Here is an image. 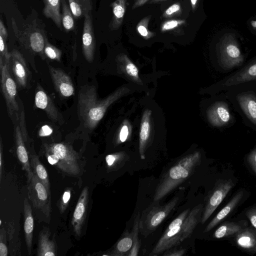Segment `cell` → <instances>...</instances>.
<instances>
[{"mask_svg": "<svg viewBox=\"0 0 256 256\" xmlns=\"http://www.w3.org/2000/svg\"><path fill=\"white\" fill-rule=\"evenodd\" d=\"M248 162L253 172L256 174V146L248 154Z\"/></svg>", "mask_w": 256, "mask_h": 256, "instance_id": "cell-43", "label": "cell"}, {"mask_svg": "<svg viewBox=\"0 0 256 256\" xmlns=\"http://www.w3.org/2000/svg\"><path fill=\"white\" fill-rule=\"evenodd\" d=\"M224 92L244 124L256 132V84L239 85Z\"/></svg>", "mask_w": 256, "mask_h": 256, "instance_id": "cell-4", "label": "cell"}, {"mask_svg": "<svg viewBox=\"0 0 256 256\" xmlns=\"http://www.w3.org/2000/svg\"><path fill=\"white\" fill-rule=\"evenodd\" d=\"M30 161L34 174L38 176L47 190L50 192L48 174L45 167L41 163L38 155L35 154H30Z\"/></svg>", "mask_w": 256, "mask_h": 256, "instance_id": "cell-28", "label": "cell"}, {"mask_svg": "<svg viewBox=\"0 0 256 256\" xmlns=\"http://www.w3.org/2000/svg\"><path fill=\"white\" fill-rule=\"evenodd\" d=\"M43 14L47 18H51L55 24L61 28L62 14H60V0H44Z\"/></svg>", "mask_w": 256, "mask_h": 256, "instance_id": "cell-26", "label": "cell"}, {"mask_svg": "<svg viewBox=\"0 0 256 256\" xmlns=\"http://www.w3.org/2000/svg\"><path fill=\"white\" fill-rule=\"evenodd\" d=\"M34 96L36 106L44 110L52 121L60 125H62L64 123V120L51 98L38 84Z\"/></svg>", "mask_w": 256, "mask_h": 256, "instance_id": "cell-15", "label": "cell"}, {"mask_svg": "<svg viewBox=\"0 0 256 256\" xmlns=\"http://www.w3.org/2000/svg\"><path fill=\"white\" fill-rule=\"evenodd\" d=\"M152 111L146 109L144 112L139 134V152L140 158L145 159L144 152L150 136V116Z\"/></svg>", "mask_w": 256, "mask_h": 256, "instance_id": "cell-23", "label": "cell"}, {"mask_svg": "<svg viewBox=\"0 0 256 256\" xmlns=\"http://www.w3.org/2000/svg\"><path fill=\"white\" fill-rule=\"evenodd\" d=\"M198 0H190L192 7L194 10L196 9Z\"/></svg>", "mask_w": 256, "mask_h": 256, "instance_id": "cell-51", "label": "cell"}, {"mask_svg": "<svg viewBox=\"0 0 256 256\" xmlns=\"http://www.w3.org/2000/svg\"><path fill=\"white\" fill-rule=\"evenodd\" d=\"M14 136L16 154L22 170L26 173L27 182H28L31 180L34 172L30 166L29 156L24 144L25 142L20 127L17 123L14 124Z\"/></svg>", "mask_w": 256, "mask_h": 256, "instance_id": "cell-19", "label": "cell"}, {"mask_svg": "<svg viewBox=\"0 0 256 256\" xmlns=\"http://www.w3.org/2000/svg\"><path fill=\"white\" fill-rule=\"evenodd\" d=\"M246 58L242 52L235 34H224L218 44L217 66L222 72L236 70L245 64Z\"/></svg>", "mask_w": 256, "mask_h": 256, "instance_id": "cell-6", "label": "cell"}, {"mask_svg": "<svg viewBox=\"0 0 256 256\" xmlns=\"http://www.w3.org/2000/svg\"><path fill=\"white\" fill-rule=\"evenodd\" d=\"M122 153H116L108 154L106 157V162L107 168L110 170H114L116 168L122 160Z\"/></svg>", "mask_w": 256, "mask_h": 256, "instance_id": "cell-36", "label": "cell"}, {"mask_svg": "<svg viewBox=\"0 0 256 256\" xmlns=\"http://www.w3.org/2000/svg\"><path fill=\"white\" fill-rule=\"evenodd\" d=\"M151 16H148L142 18L137 24L136 30L140 34L144 39L148 40L155 35V33L148 29V25Z\"/></svg>", "mask_w": 256, "mask_h": 256, "instance_id": "cell-34", "label": "cell"}, {"mask_svg": "<svg viewBox=\"0 0 256 256\" xmlns=\"http://www.w3.org/2000/svg\"></svg>", "mask_w": 256, "mask_h": 256, "instance_id": "cell-53", "label": "cell"}, {"mask_svg": "<svg viewBox=\"0 0 256 256\" xmlns=\"http://www.w3.org/2000/svg\"><path fill=\"white\" fill-rule=\"evenodd\" d=\"M89 200L88 187L85 186L81 192L74 210L72 224L75 234L80 236L84 224Z\"/></svg>", "mask_w": 256, "mask_h": 256, "instance_id": "cell-17", "label": "cell"}, {"mask_svg": "<svg viewBox=\"0 0 256 256\" xmlns=\"http://www.w3.org/2000/svg\"><path fill=\"white\" fill-rule=\"evenodd\" d=\"M44 54L46 56L52 60L58 62L60 61L62 56L61 50L50 44L48 40L45 44Z\"/></svg>", "mask_w": 256, "mask_h": 256, "instance_id": "cell-35", "label": "cell"}, {"mask_svg": "<svg viewBox=\"0 0 256 256\" xmlns=\"http://www.w3.org/2000/svg\"><path fill=\"white\" fill-rule=\"evenodd\" d=\"M246 84H256V56L216 82L210 91L217 94L234 86Z\"/></svg>", "mask_w": 256, "mask_h": 256, "instance_id": "cell-8", "label": "cell"}, {"mask_svg": "<svg viewBox=\"0 0 256 256\" xmlns=\"http://www.w3.org/2000/svg\"><path fill=\"white\" fill-rule=\"evenodd\" d=\"M180 10V4L178 3L174 4L164 11L163 16L165 18L172 16L178 12Z\"/></svg>", "mask_w": 256, "mask_h": 256, "instance_id": "cell-42", "label": "cell"}, {"mask_svg": "<svg viewBox=\"0 0 256 256\" xmlns=\"http://www.w3.org/2000/svg\"><path fill=\"white\" fill-rule=\"evenodd\" d=\"M200 157V152H196L183 157L170 167L156 187L154 201H159L186 180L199 164Z\"/></svg>", "mask_w": 256, "mask_h": 256, "instance_id": "cell-2", "label": "cell"}, {"mask_svg": "<svg viewBox=\"0 0 256 256\" xmlns=\"http://www.w3.org/2000/svg\"><path fill=\"white\" fill-rule=\"evenodd\" d=\"M179 200L176 196L163 206L154 201L142 212L140 222V232L144 236L152 232L174 209Z\"/></svg>", "mask_w": 256, "mask_h": 256, "instance_id": "cell-7", "label": "cell"}, {"mask_svg": "<svg viewBox=\"0 0 256 256\" xmlns=\"http://www.w3.org/2000/svg\"><path fill=\"white\" fill-rule=\"evenodd\" d=\"M129 129L128 125L124 124L121 128L119 134V140L121 142H124L128 137Z\"/></svg>", "mask_w": 256, "mask_h": 256, "instance_id": "cell-45", "label": "cell"}, {"mask_svg": "<svg viewBox=\"0 0 256 256\" xmlns=\"http://www.w3.org/2000/svg\"><path fill=\"white\" fill-rule=\"evenodd\" d=\"M148 0H136L134 4L132 9H135L144 4Z\"/></svg>", "mask_w": 256, "mask_h": 256, "instance_id": "cell-50", "label": "cell"}, {"mask_svg": "<svg viewBox=\"0 0 256 256\" xmlns=\"http://www.w3.org/2000/svg\"><path fill=\"white\" fill-rule=\"evenodd\" d=\"M52 132V129L48 126H42L40 129L38 134L40 136H50Z\"/></svg>", "mask_w": 256, "mask_h": 256, "instance_id": "cell-47", "label": "cell"}, {"mask_svg": "<svg viewBox=\"0 0 256 256\" xmlns=\"http://www.w3.org/2000/svg\"><path fill=\"white\" fill-rule=\"evenodd\" d=\"M25 116L24 110H22L20 114V117L18 122H16L20 126L22 136L25 142L28 140V133L26 130V125L25 122Z\"/></svg>", "mask_w": 256, "mask_h": 256, "instance_id": "cell-40", "label": "cell"}, {"mask_svg": "<svg viewBox=\"0 0 256 256\" xmlns=\"http://www.w3.org/2000/svg\"><path fill=\"white\" fill-rule=\"evenodd\" d=\"M60 1L62 5V22L66 31L68 32L74 28V18L66 0Z\"/></svg>", "mask_w": 256, "mask_h": 256, "instance_id": "cell-32", "label": "cell"}, {"mask_svg": "<svg viewBox=\"0 0 256 256\" xmlns=\"http://www.w3.org/2000/svg\"><path fill=\"white\" fill-rule=\"evenodd\" d=\"M243 192H238L230 200L206 226L204 232H208L224 219L236 207L241 200Z\"/></svg>", "mask_w": 256, "mask_h": 256, "instance_id": "cell-24", "label": "cell"}, {"mask_svg": "<svg viewBox=\"0 0 256 256\" xmlns=\"http://www.w3.org/2000/svg\"><path fill=\"white\" fill-rule=\"evenodd\" d=\"M140 213L138 212L134 218L132 230L131 232L132 236L133 244L132 249L126 255L128 256H136L138 255L140 246L138 236V232L140 231Z\"/></svg>", "mask_w": 256, "mask_h": 256, "instance_id": "cell-31", "label": "cell"}, {"mask_svg": "<svg viewBox=\"0 0 256 256\" xmlns=\"http://www.w3.org/2000/svg\"><path fill=\"white\" fill-rule=\"evenodd\" d=\"M28 198L33 206L40 210L47 218H50L52 210L50 192L34 174L28 182Z\"/></svg>", "mask_w": 256, "mask_h": 256, "instance_id": "cell-12", "label": "cell"}, {"mask_svg": "<svg viewBox=\"0 0 256 256\" xmlns=\"http://www.w3.org/2000/svg\"><path fill=\"white\" fill-rule=\"evenodd\" d=\"M9 68L18 88L22 90L30 86L31 74L25 59L19 51L13 50L10 52Z\"/></svg>", "mask_w": 256, "mask_h": 256, "instance_id": "cell-13", "label": "cell"}, {"mask_svg": "<svg viewBox=\"0 0 256 256\" xmlns=\"http://www.w3.org/2000/svg\"><path fill=\"white\" fill-rule=\"evenodd\" d=\"M234 240L236 244L244 250L256 252V229L246 227L235 235Z\"/></svg>", "mask_w": 256, "mask_h": 256, "instance_id": "cell-21", "label": "cell"}, {"mask_svg": "<svg viewBox=\"0 0 256 256\" xmlns=\"http://www.w3.org/2000/svg\"><path fill=\"white\" fill-rule=\"evenodd\" d=\"M48 228L44 227L39 232L36 256H55L57 255V245L54 240L50 239Z\"/></svg>", "mask_w": 256, "mask_h": 256, "instance_id": "cell-20", "label": "cell"}, {"mask_svg": "<svg viewBox=\"0 0 256 256\" xmlns=\"http://www.w3.org/2000/svg\"><path fill=\"white\" fill-rule=\"evenodd\" d=\"M0 36H2L6 40L8 37L7 30L2 20H0Z\"/></svg>", "mask_w": 256, "mask_h": 256, "instance_id": "cell-48", "label": "cell"}, {"mask_svg": "<svg viewBox=\"0 0 256 256\" xmlns=\"http://www.w3.org/2000/svg\"><path fill=\"white\" fill-rule=\"evenodd\" d=\"M2 138L0 142V180L1 181L2 176Z\"/></svg>", "mask_w": 256, "mask_h": 256, "instance_id": "cell-49", "label": "cell"}, {"mask_svg": "<svg viewBox=\"0 0 256 256\" xmlns=\"http://www.w3.org/2000/svg\"><path fill=\"white\" fill-rule=\"evenodd\" d=\"M186 252L185 249H175L172 250H168L165 251L163 256H182Z\"/></svg>", "mask_w": 256, "mask_h": 256, "instance_id": "cell-46", "label": "cell"}, {"mask_svg": "<svg viewBox=\"0 0 256 256\" xmlns=\"http://www.w3.org/2000/svg\"><path fill=\"white\" fill-rule=\"evenodd\" d=\"M185 22H186L184 20H168L162 24L160 30L162 32L172 30L185 24Z\"/></svg>", "mask_w": 256, "mask_h": 256, "instance_id": "cell-38", "label": "cell"}, {"mask_svg": "<svg viewBox=\"0 0 256 256\" xmlns=\"http://www.w3.org/2000/svg\"><path fill=\"white\" fill-rule=\"evenodd\" d=\"M1 91L6 102L7 112L14 124L19 119L20 106L17 93V85L12 78L9 66L0 57Z\"/></svg>", "mask_w": 256, "mask_h": 256, "instance_id": "cell-9", "label": "cell"}, {"mask_svg": "<svg viewBox=\"0 0 256 256\" xmlns=\"http://www.w3.org/2000/svg\"><path fill=\"white\" fill-rule=\"evenodd\" d=\"M233 186L232 180H222L214 188L203 209L200 222L204 224L214 212Z\"/></svg>", "mask_w": 256, "mask_h": 256, "instance_id": "cell-14", "label": "cell"}, {"mask_svg": "<svg viewBox=\"0 0 256 256\" xmlns=\"http://www.w3.org/2000/svg\"><path fill=\"white\" fill-rule=\"evenodd\" d=\"M50 74L54 88L63 98H68L74 94V88L70 76L60 68L48 65Z\"/></svg>", "mask_w": 256, "mask_h": 256, "instance_id": "cell-16", "label": "cell"}, {"mask_svg": "<svg viewBox=\"0 0 256 256\" xmlns=\"http://www.w3.org/2000/svg\"><path fill=\"white\" fill-rule=\"evenodd\" d=\"M245 221L238 222H227L222 224L214 232V237L216 238H226L236 235L246 226Z\"/></svg>", "mask_w": 256, "mask_h": 256, "instance_id": "cell-25", "label": "cell"}, {"mask_svg": "<svg viewBox=\"0 0 256 256\" xmlns=\"http://www.w3.org/2000/svg\"><path fill=\"white\" fill-rule=\"evenodd\" d=\"M232 107L224 92H222L206 110L208 122L212 126L217 128H225L232 126L236 121Z\"/></svg>", "mask_w": 256, "mask_h": 256, "instance_id": "cell-10", "label": "cell"}, {"mask_svg": "<svg viewBox=\"0 0 256 256\" xmlns=\"http://www.w3.org/2000/svg\"><path fill=\"white\" fill-rule=\"evenodd\" d=\"M246 214L251 224L256 230V207L250 208L246 212Z\"/></svg>", "mask_w": 256, "mask_h": 256, "instance_id": "cell-44", "label": "cell"}, {"mask_svg": "<svg viewBox=\"0 0 256 256\" xmlns=\"http://www.w3.org/2000/svg\"><path fill=\"white\" fill-rule=\"evenodd\" d=\"M126 0H116L111 6L113 16L110 27L112 30L118 29L122 23L126 10Z\"/></svg>", "mask_w": 256, "mask_h": 256, "instance_id": "cell-29", "label": "cell"}, {"mask_svg": "<svg viewBox=\"0 0 256 256\" xmlns=\"http://www.w3.org/2000/svg\"><path fill=\"white\" fill-rule=\"evenodd\" d=\"M203 206L200 204L191 210L184 222L164 232L153 248L150 255L156 256L176 246L190 237L201 220Z\"/></svg>", "mask_w": 256, "mask_h": 256, "instance_id": "cell-3", "label": "cell"}, {"mask_svg": "<svg viewBox=\"0 0 256 256\" xmlns=\"http://www.w3.org/2000/svg\"><path fill=\"white\" fill-rule=\"evenodd\" d=\"M6 40L5 38L0 36V57L2 58L4 62L9 64L10 54L8 51Z\"/></svg>", "mask_w": 256, "mask_h": 256, "instance_id": "cell-37", "label": "cell"}, {"mask_svg": "<svg viewBox=\"0 0 256 256\" xmlns=\"http://www.w3.org/2000/svg\"><path fill=\"white\" fill-rule=\"evenodd\" d=\"M69 6L75 19H78L85 16L92 10L88 0H68Z\"/></svg>", "mask_w": 256, "mask_h": 256, "instance_id": "cell-30", "label": "cell"}, {"mask_svg": "<svg viewBox=\"0 0 256 256\" xmlns=\"http://www.w3.org/2000/svg\"><path fill=\"white\" fill-rule=\"evenodd\" d=\"M250 24L253 28H256V20H252Z\"/></svg>", "mask_w": 256, "mask_h": 256, "instance_id": "cell-52", "label": "cell"}, {"mask_svg": "<svg viewBox=\"0 0 256 256\" xmlns=\"http://www.w3.org/2000/svg\"><path fill=\"white\" fill-rule=\"evenodd\" d=\"M71 196V189L66 188L62 194L59 204V210L61 213L64 212L66 209Z\"/></svg>", "mask_w": 256, "mask_h": 256, "instance_id": "cell-39", "label": "cell"}, {"mask_svg": "<svg viewBox=\"0 0 256 256\" xmlns=\"http://www.w3.org/2000/svg\"><path fill=\"white\" fill-rule=\"evenodd\" d=\"M44 155L50 164L69 175L80 174V158L70 145L64 142L44 144Z\"/></svg>", "mask_w": 256, "mask_h": 256, "instance_id": "cell-5", "label": "cell"}, {"mask_svg": "<svg viewBox=\"0 0 256 256\" xmlns=\"http://www.w3.org/2000/svg\"><path fill=\"white\" fill-rule=\"evenodd\" d=\"M91 10L85 16L82 36V52L87 62H92L94 58L95 40Z\"/></svg>", "mask_w": 256, "mask_h": 256, "instance_id": "cell-18", "label": "cell"}, {"mask_svg": "<svg viewBox=\"0 0 256 256\" xmlns=\"http://www.w3.org/2000/svg\"><path fill=\"white\" fill-rule=\"evenodd\" d=\"M8 254V250L6 245V230L4 228H2L0 234V256H7Z\"/></svg>", "mask_w": 256, "mask_h": 256, "instance_id": "cell-41", "label": "cell"}, {"mask_svg": "<svg viewBox=\"0 0 256 256\" xmlns=\"http://www.w3.org/2000/svg\"><path fill=\"white\" fill-rule=\"evenodd\" d=\"M118 60L122 63L124 70L126 74L138 80L139 78L138 70L136 66L124 54L118 56Z\"/></svg>", "mask_w": 256, "mask_h": 256, "instance_id": "cell-33", "label": "cell"}, {"mask_svg": "<svg viewBox=\"0 0 256 256\" xmlns=\"http://www.w3.org/2000/svg\"><path fill=\"white\" fill-rule=\"evenodd\" d=\"M128 91L127 88L122 87L104 99L99 100L95 86H83L78 94V109L84 127L93 130L103 118L108 106Z\"/></svg>", "mask_w": 256, "mask_h": 256, "instance_id": "cell-1", "label": "cell"}, {"mask_svg": "<svg viewBox=\"0 0 256 256\" xmlns=\"http://www.w3.org/2000/svg\"><path fill=\"white\" fill-rule=\"evenodd\" d=\"M12 24L14 34L20 45L44 60V48L47 40L44 32L40 28L33 27L20 30L14 18H12Z\"/></svg>", "mask_w": 256, "mask_h": 256, "instance_id": "cell-11", "label": "cell"}, {"mask_svg": "<svg viewBox=\"0 0 256 256\" xmlns=\"http://www.w3.org/2000/svg\"><path fill=\"white\" fill-rule=\"evenodd\" d=\"M24 220L25 240L28 253L30 254L32 250L34 223L32 210L27 198L24 200Z\"/></svg>", "mask_w": 256, "mask_h": 256, "instance_id": "cell-22", "label": "cell"}, {"mask_svg": "<svg viewBox=\"0 0 256 256\" xmlns=\"http://www.w3.org/2000/svg\"><path fill=\"white\" fill-rule=\"evenodd\" d=\"M132 244L133 240L132 232H130L126 230L115 245L114 248L106 255L111 256H126V253L129 252L132 249Z\"/></svg>", "mask_w": 256, "mask_h": 256, "instance_id": "cell-27", "label": "cell"}]
</instances>
